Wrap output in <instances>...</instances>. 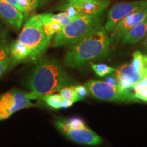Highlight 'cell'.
<instances>
[{"instance_id":"277c9868","label":"cell","mask_w":147,"mask_h":147,"mask_svg":"<svg viewBox=\"0 0 147 147\" xmlns=\"http://www.w3.org/2000/svg\"><path fill=\"white\" fill-rule=\"evenodd\" d=\"M51 38H48L44 30L43 24L37 16L26 21L18 40L26 45L31 53V59L40 57L49 47Z\"/></svg>"},{"instance_id":"d6a6232c","label":"cell","mask_w":147,"mask_h":147,"mask_svg":"<svg viewBox=\"0 0 147 147\" xmlns=\"http://www.w3.org/2000/svg\"><path fill=\"white\" fill-rule=\"evenodd\" d=\"M146 1H147V0H146Z\"/></svg>"},{"instance_id":"4fadbf2b","label":"cell","mask_w":147,"mask_h":147,"mask_svg":"<svg viewBox=\"0 0 147 147\" xmlns=\"http://www.w3.org/2000/svg\"><path fill=\"white\" fill-rule=\"evenodd\" d=\"M147 35V18L130 29L121 39L123 45H134L144 39Z\"/></svg>"},{"instance_id":"ffe728a7","label":"cell","mask_w":147,"mask_h":147,"mask_svg":"<svg viewBox=\"0 0 147 147\" xmlns=\"http://www.w3.org/2000/svg\"><path fill=\"white\" fill-rule=\"evenodd\" d=\"M91 63L92 69H93V70L95 71V72L100 77L105 76L106 75L113 73L115 70V68H113V67H110L109 65H107L104 63H100V64H95L92 63Z\"/></svg>"},{"instance_id":"484cf974","label":"cell","mask_w":147,"mask_h":147,"mask_svg":"<svg viewBox=\"0 0 147 147\" xmlns=\"http://www.w3.org/2000/svg\"><path fill=\"white\" fill-rule=\"evenodd\" d=\"M74 88L75 91H76L77 96H78L79 101L82 100L87 95L89 94V91L87 89V87L85 86H82V85H78L76 86V87H74Z\"/></svg>"},{"instance_id":"44dd1931","label":"cell","mask_w":147,"mask_h":147,"mask_svg":"<svg viewBox=\"0 0 147 147\" xmlns=\"http://www.w3.org/2000/svg\"><path fill=\"white\" fill-rule=\"evenodd\" d=\"M59 95L62 100H72L74 102L79 101V99L75 91L74 87H66L59 90Z\"/></svg>"},{"instance_id":"cb8c5ba5","label":"cell","mask_w":147,"mask_h":147,"mask_svg":"<svg viewBox=\"0 0 147 147\" xmlns=\"http://www.w3.org/2000/svg\"><path fill=\"white\" fill-rule=\"evenodd\" d=\"M52 19L53 21H56L59 23L61 25L63 26H65L67 24H68L69 22H70L71 20V18L68 17L65 12H61V13L59 14H52Z\"/></svg>"},{"instance_id":"5bb4252c","label":"cell","mask_w":147,"mask_h":147,"mask_svg":"<svg viewBox=\"0 0 147 147\" xmlns=\"http://www.w3.org/2000/svg\"><path fill=\"white\" fill-rule=\"evenodd\" d=\"M10 53L11 57L15 61H21L31 58V53L28 47L18 40L11 45Z\"/></svg>"},{"instance_id":"3957f363","label":"cell","mask_w":147,"mask_h":147,"mask_svg":"<svg viewBox=\"0 0 147 147\" xmlns=\"http://www.w3.org/2000/svg\"><path fill=\"white\" fill-rule=\"evenodd\" d=\"M104 19V10L92 15L82 14L78 16L56 34L53 47L71 46L76 43L102 27Z\"/></svg>"},{"instance_id":"1f68e13d","label":"cell","mask_w":147,"mask_h":147,"mask_svg":"<svg viewBox=\"0 0 147 147\" xmlns=\"http://www.w3.org/2000/svg\"><path fill=\"white\" fill-rule=\"evenodd\" d=\"M79 0H67V3H75L77 1H78Z\"/></svg>"},{"instance_id":"9c48e42d","label":"cell","mask_w":147,"mask_h":147,"mask_svg":"<svg viewBox=\"0 0 147 147\" xmlns=\"http://www.w3.org/2000/svg\"><path fill=\"white\" fill-rule=\"evenodd\" d=\"M147 18V7L132 12L121 20L110 33V45H117L130 29Z\"/></svg>"},{"instance_id":"603a6c76","label":"cell","mask_w":147,"mask_h":147,"mask_svg":"<svg viewBox=\"0 0 147 147\" xmlns=\"http://www.w3.org/2000/svg\"><path fill=\"white\" fill-rule=\"evenodd\" d=\"M19 10L27 16L32 10V0H18Z\"/></svg>"},{"instance_id":"d4e9b609","label":"cell","mask_w":147,"mask_h":147,"mask_svg":"<svg viewBox=\"0 0 147 147\" xmlns=\"http://www.w3.org/2000/svg\"><path fill=\"white\" fill-rule=\"evenodd\" d=\"M66 124L71 127H86L84 121L79 118H71L69 119H64Z\"/></svg>"},{"instance_id":"ba28073f","label":"cell","mask_w":147,"mask_h":147,"mask_svg":"<svg viewBox=\"0 0 147 147\" xmlns=\"http://www.w3.org/2000/svg\"><path fill=\"white\" fill-rule=\"evenodd\" d=\"M147 7L146 0L121 2L112 7L108 12L107 19L104 27L107 33H110L114 27L122 18L125 17L132 12H136Z\"/></svg>"},{"instance_id":"30bf717a","label":"cell","mask_w":147,"mask_h":147,"mask_svg":"<svg viewBox=\"0 0 147 147\" xmlns=\"http://www.w3.org/2000/svg\"><path fill=\"white\" fill-rule=\"evenodd\" d=\"M113 76L117 79L119 87L129 90L143 78L140 74L134 69L131 64H124L115 69Z\"/></svg>"},{"instance_id":"2e32d148","label":"cell","mask_w":147,"mask_h":147,"mask_svg":"<svg viewBox=\"0 0 147 147\" xmlns=\"http://www.w3.org/2000/svg\"><path fill=\"white\" fill-rule=\"evenodd\" d=\"M134 95L138 100L147 102V76L143 77L131 88Z\"/></svg>"},{"instance_id":"4dcf8cb0","label":"cell","mask_w":147,"mask_h":147,"mask_svg":"<svg viewBox=\"0 0 147 147\" xmlns=\"http://www.w3.org/2000/svg\"><path fill=\"white\" fill-rule=\"evenodd\" d=\"M144 51L146 52V55H147V35L145 37V40L144 42Z\"/></svg>"},{"instance_id":"f546056e","label":"cell","mask_w":147,"mask_h":147,"mask_svg":"<svg viewBox=\"0 0 147 147\" xmlns=\"http://www.w3.org/2000/svg\"><path fill=\"white\" fill-rule=\"evenodd\" d=\"M5 1H6L7 2L10 3L11 5H14V7H16V8H18L19 10V5H18V0H5Z\"/></svg>"},{"instance_id":"5b68a950","label":"cell","mask_w":147,"mask_h":147,"mask_svg":"<svg viewBox=\"0 0 147 147\" xmlns=\"http://www.w3.org/2000/svg\"><path fill=\"white\" fill-rule=\"evenodd\" d=\"M85 86L92 96L100 100L110 102H136L138 100L129 89H124L119 86H113L105 81L91 80Z\"/></svg>"},{"instance_id":"7a4b0ae2","label":"cell","mask_w":147,"mask_h":147,"mask_svg":"<svg viewBox=\"0 0 147 147\" xmlns=\"http://www.w3.org/2000/svg\"><path fill=\"white\" fill-rule=\"evenodd\" d=\"M71 84V79L63 67L53 59L43 60L37 64L27 82L28 89L38 98L69 87Z\"/></svg>"},{"instance_id":"f1b7e54d","label":"cell","mask_w":147,"mask_h":147,"mask_svg":"<svg viewBox=\"0 0 147 147\" xmlns=\"http://www.w3.org/2000/svg\"><path fill=\"white\" fill-rule=\"evenodd\" d=\"M74 102L72 100H62L61 102V108H69L73 105Z\"/></svg>"},{"instance_id":"ac0fdd59","label":"cell","mask_w":147,"mask_h":147,"mask_svg":"<svg viewBox=\"0 0 147 147\" xmlns=\"http://www.w3.org/2000/svg\"><path fill=\"white\" fill-rule=\"evenodd\" d=\"M10 50L5 44L0 43V76L8 67Z\"/></svg>"},{"instance_id":"4316f807","label":"cell","mask_w":147,"mask_h":147,"mask_svg":"<svg viewBox=\"0 0 147 147\" xmlns=\"http://www.w3.org/2000/svg\"><path fill=\"white\" fill-rule=\"evenodd\" d=\"M49 0H32V10H36L38 7L43 5L46 2Z\"/></svg>"},{"instance_id":"d6986e66","label":"cell","mask_w":147,"mask_h":147,"mask_svg":"<svg viewBox=\"0 0 147 147\" xmlns=\"http://www.w3.org/2000/svg\"><path fill=\"white\" fill-rule=\"evenodd\" d=\"M43 26L46 35L48 36V38H51V39L52 38L53 35L57 34L63 28V26L59 22L53 21V20L49 21V23L43 24Z\"/></svg>"},{"instance_id":"7c38bea8","label":"cell","mask_w":147,"mask_h":147,"mask_svg":"<svg viewBox=\"0 0 147 147\" xmlns=\"http://www.w3.org/2000/svg\"><path fill=\"white\" fill-rule=\"evenodd\" d=\"M109 3L108 0H79L74 4L76 5L81 15H92L104 11Z\"/></svg>"},{"instance_id":"83f0119b","label":"cell","mask_w":147,"mask_h":147,"mask_svg":"<svg viewBox=\"0 0 147 147\" xmlns=\"http://www.w3.org/2000/svg\"><path fill=\"white\" fill-rule=\"evenodd\" d=\"M105 82H107V83L111 84V85L113 86H118V83H117V80L116 78L114 76H110L106 77Z\"/></svg>"},{"instance_id":"9a60e30c","label":"cell","mask_w":147,"mask_h":147,"mask_svg":"<svg viewBox=\"0 0 147 147\" xmlns=\"http://www.w3.org/2000/svg\"><path fill=\"white\" fill-rule=\"evenodd\" d=\"M131 65L143 77L147 76V55L136 51L132 55Z\"/></svg>"},{"instance_id":"8fae6325","label":"cell","mask_w":147,"mask_h":147,"mask_svg":"<svg viewBox=\"0 0 147 147\" xmlns=\"http://www.w3.org/2000/svg\"><path fill=\"white\" fill-rule=\"evenodd\" d=\"M0 17L16 30H19L23 23L24 14L6 1L0 0Z\"/></svg>"},{"instance_id":"8992f818","label":"cell","mask_w":147,"mask_h":147,"mask_svg":"<svg viewBox=\"0 0 147 147\" xmlns=\"http://www.w3.org/2000/svg\"><path fill=\"white\" fill-rule=\"evenodd\" d=\"M34 106L27 93L12 89L0 96V121L8 119L18 110Z\"/></svg>"},{"instance_id":"e0dca14e","label":"cell","mask_w":147,"mask_h":147,"mask_svg":"<svg viewBox=\"0 0 147 147\" xmlns=\"http://www.w3.org/2000/svg\"><path fill=\"white\" fill-rule=\"evenodd\" d=\"M40 99L46 102V104L50 107L55 108V109H59L61 108V102L62 98L61 95L59 94H47L43 95L40 97Z\"/></svg>"},{"instance_id":"52a82bcc","label":"cell","mask_w":147,"mask_h":147,"mask_svg":"<svg viewBox=\"0 0 147 147\" xmlns=\"http://www.w3.org/2000/svg\"><path fill=\"white\" fill-rule=\"evenodd\" d=\"M55 126L67 138L78 144L87 146H99L103 144L102 138L87 127H71L66 124L64 119L57 121Z\"/></svg>"},{"instance_id":"6da1fadb","label":"cell","mask_w":147,"mask_h":147,"mask_svg":"<svg viewBox=\"0 0 147 147\" xmlns=\"http://www.w3.org/2000/svg\"><path fill=\"white\" fill-rule=\"evenodd\" d=\"M109 36L102 26L82 39L69 46L64 57V63L71 68H78L92 61L106 57L110 51Z\"/></svg>"},{"instance_id":"7402d4cb","label":"cell","mask_w":147,"mask_h":147,"mask_svg":"<svg viewBox=\"0 0 147 147\" xmlns=\"http://www.w3.org/2000/svg\"><path fill=\"white\" fill-rule=\"evenodd\" d=\"M63 12H65L68 17H69L71 19H74L78 16H80L81 14H80L78 9L77 8L76 5L74 3H66L65 5H63Z\"/></svg>"}]
</instances>
